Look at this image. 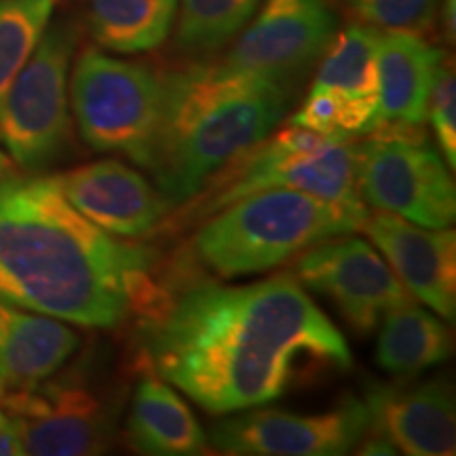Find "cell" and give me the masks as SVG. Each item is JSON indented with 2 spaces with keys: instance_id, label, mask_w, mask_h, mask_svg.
Instances as JSON below:
<instances>
[{
  "instance_id": "26",
  "label": "cell",
  "mask_w": 456,
  "mask_h": 456,
  "mask_svg": "<svg viewBox=\"0 0 456 456\" xmlns=\"http://www.w3.org/2000/svg\"><path fill=\"white\" fill-rule=\"evenodd\" d=\"M24 454L20 440H17L15 431L11 429V423L4 412H0V456H20Z\"/></svg>"
},
{
  "instance_id": "19",
  "label": "cell",
  "mask_w": 456,
  "mask_h": 456,
  "mask_svg": "<svg viewBox=\"0 0 456 456\" xmlns=\"http://www.w3.org/2000/svg\"><path fill=\"white\" fill-rule=\"evenodd\" d=\"M129 446L151 456L209 452L208 433L178 393L144 363L125 425Z\"/></svg>"
},
{
  "instance_id": "7",
  "label": "cell",
  "mask_w": 456,
  "mask_h": 456,
  "mask_svg": "<svg viewBox=\"0 0 456 456\" xmlns=\"http://www.w3.org/2000/svg\"><path fill=\"white\" fill-rule=\"evenodd\" d=\"M78 28L68 20L49 21L41 43L4 95L0 144L24 174H41L72 151L70 66Z\"/></svg>"
},
{
  "instance_id": "2",
  "label": "cell",
  "mask_w": 456,
  "mask_h": 456,
  "mask_svg": "<svg viewBox=\"0 0 456 456\" xmlns=\"http://www.w3.org/2000/svg\"><path fill=\"white\" fill-rule=\"evenodd\" d=\"M157 262L78 214L53 178L20 171L0 182V305L112 330L155 305Z\"/></svg>"
},
{
  "instance_id": "9",
  "label": "cell",
  "mask_w": 456,
  "mask_h": 456,
  "mask_svg": "<svg viewBox=\"0 0 456 456\" xmlns=\"http://www.w3.org/2000/svg\"><path fill=\"white\" fill-rule=\"evenodd\" d=\"M0 408L24 454H102L117 437V403L77 370L26 389L0 391Z\"/></svg>"
},
{
  "instance_id": "3",
  "label": "cell",
  "mask_w": 456,
  "mask_h": 456,
  "mask_svg": "<svg viewBox=\"0 0 456 456\" xmlns=\"http://www.w3.org/2000/svg\"><path fill=\"white\" fill-rule=\"evenodd\" d=\"M294 87L232 68L195 61L163 77V112L148 171L171 212L216 171L281 123Z\"/></svg>"
},
{
  "instance_id": "11",
  "label": "cell",
  "mask_w": 456,
  "mask_h": 456,
  "mask_svg": "<svg viewBox=\"0 0 456 456\" xmlns=\"http://www.w3.org/2000/svg\"><path fill=\"white\" fill-rule=\"evenodd\" d=\"M370 429L363 399L342 397L322 412L249 408L220 420L209 433V446L237 456H336L346 454Z\"/></svg>"
},
{
  "instance_id": "16",
  "label": "cell",
  "mask_w": 456,
  "mask_h": 456,
  "mask_svg": "<svg viewBox=\"0 0 456 456\" xmlns=\"http://www.w3.org/2000/svg\"><path fill=\"white\" fill-rule=\"evenodd\" d=\"M362 231L395 273L410 296L442 319L456 315V232L427 228L395 214H368Z\"/></svg>"
},
{
  "instance_id": "12",
  "label": "cell",
  "mask_w": 456,
  "mask_h": 456,
  "mask_svg": "<svg viewBox=\"0 0 456 456\" xmlns=\"http://www.w3.org/2000/svg\"><path fill=\"white\" fill-rule=\"evenodd\" d=\"M294 262V277L326 296L357 334H370L387 313L412 298L374 245L351 232L311 245Z\"/></svg>"
},
{
  "instance_id": "20",
  "label": "cell",
  "mask_w": 456,
  "mask_h": 456,
  "mask_svg": "<svg viewBox=\"0 0 456 456\" xmlns=\"http://www.w3.org/2000/svg\"><path fill=\"white\" fill-rule=\"evenodd\" d=\"M452 355L446 323L410 298L380 319L376 363L395 379H414Z\"/></svg>"
},
{
  "instance_id": "6",
  "label": "cell",
  "mask_w": 456,
  "mask_h": 456,
  "mask_svg": "<svg viewBox=\"0 0 456 456\" xmlns=\"http://www.w3.org/2000/svg\"><path fill=\"white\" fill-rule=\"evenodd\" d=\"M70 112L85 144L151 167L163 112V74L142 61L85 47L74 61Z\"/></svg>"
},
{
  "instance_id": "13",
  "label": "cell",
  "mask_w": 456,
  "mask_h": 456,
  "mask_svg": "<svg viewBox=\"0 0 456 456\" xmlns=\"http://www.w3.org/2000/svg\"><path fill=\"white\" fill-rule=\"evenodd\" d=\"M334 34L336 13L328 0H262L222 60L294 87L322 60Z\"/></svg>"
},
{
  "instance_id": "1",
  "label": "cell",
  "mask_w": 456,
  "mask_h": 456,
  "mask_svg": "<svg viewBox=\"0 0 456 456\" xmlns=\"http://www.w3.org/2000/svg\"><path fill=\"white\" fill-rule=\"evenodd\" d=\"M142 336L146 366L212 414L265 406L353 362L294 273L243 285L163 283Z\"/></svg>"
},
{
  "instance_id": "5",
  "label": "cell",
  "mask_w": 456,
  "mask_h": 456,
  "mask_svg": "<svg viewBox=\"0 0 456 456\" xmlns=\"http://www.w3.org/2000/svg\"><path fill=\"white\" fill-rule=\"evenodd\" d=\"M363 220L340 205L300 191H262L201 220L195 260L222 279L258 275L323 239L359 231Z\"/></svg>"
},
{
  "instance_id": "17",
  "label": "cell",
  "mask_w": 456,
  "mask_h": 456,
  "mask_svg": "<svg viewBox=\"0 0 456 456\" xmlns=\"http://www.w3.org/2000/svg\"><path fill=\"white\" fill-rule=\"evenodd\" d=\"M81 336L61 319L0 305V391L26 389L61 372Z\"/></svg>"
},
{
  "instance_id": "27",
  "label": "cell",
  "mask_w": 456,
  "mask_h": 456,
  "mask_svg": "<svg viewBox=\"0 0 456 456\" xmlns=\"http://www.w3.org/2000/svg\"><path fill=\"white\" fill-rule=\"evenodd\" d=\"M442 17H444V30H446V38H448L450 43H454V32H456V0H444Z\"/></svg>"
},
{
  "instance_id": "4",
  "label": "cell",
  "mask_w": 456,
  "mask_h": 456,
  "mask_svg": "<svg viewBox=\"0 0 456 456\" xmlns=\"http://www.w3.org/2000/svg\"><path fill=\"white\" fill-rule=\"evenodd\" d=\"M300 191L349 209L362 220L368 205L359 197L355 144L317 131L285 125L241 152L165 218L178 228L201 222L228 203L262 191Z\"/></svg>"
},
{
  "instance_id": "8",
  "label": "cell",
  "mask_w": 456,
  "mask_h": 456,
  "mask_svg": "<svg viewBox=\"0 0 456 456\" xmlns=\"http://www.w3.org/2000/svg\"><path fill=\"white\" fill-rule=\"evenodd\" d=\"M355 171L359 197L370 208L419 226H452L454 180L423 127L379 125L355 144Z\"/></svg>"
},
{
  "instance_id": "21",
  "label": "cell",
  "mask_w": 456,
  "mask_h": 456,
  "mask_svg": "<svg viewBox=\"0 0 456 456\" xmlns=\"http://www.w3.org/2000/svg\"><path fill=\"white\" fill-rule=\"evenodd\" d=\"M178 17V0H89L87 26L104 51L135 55L167 41Z\"/></svg>"
},
{
  "instance_id": "15",
  "label": "cell",
  "mask_w": 456,
  "mask_h": 456,
  "mask_svg": "<svg viewBox=\"0 0 456 456\" xmlns=\"http://www.w3.org/2000/svg\"><path fill=\"white\" fill-rule=\"evenodd\" d=\"M370 414L368 433L385 437L397 452L410 456H450L456 448L452 383L446 376L410 383L372 380L363 391Z\"/></svg>"
},
{
  "instance_id": "28",
  "label": "cell",
  "mask_w": 456,
  "mask_h": 456,
  "mask_svg": "<svg viewBox=\"0 0 456 456\" xmlns=\"http://www.w3.org/2000/svg\"><path fill=\"white\" fill-rule=\"evenodd\" d=\"M20 174V169L15 167V163L11 161L9 155H4L3 151H0V182L11 178V175Z\"/></svg>"
},
{
  "instance_id": "23",
  "label": "cell",
  "mask_w": 456,
  "mask_h": 456,
  "mask_svg": "<svg viewBox=\"0 0 456 456\" xmlns=\"http://www.w3.org/2000/svg\"><path fill=\"white\" fill-rule=\"evenodd\" d=\"M57 0H0V108L21 68L41 43Z\"/></svg>"
},
{
  "instance_id": "24",
  "label": "cell",
  "mask_w": 456,
  "mask_h": 456,
  "mask_svg": "<svg viewBox=\"0 0 456 456\" xmlns=\"http://www.w3.org/2000/svg\"><path fill=\"white\" fill-rule=\"evenodd\" d=\"M353 13L379 30L429 32L440 0H345Z\"/></svg>"
},
{
  "instance_id": "22",
  "label": "cell",
  "mask_w": 456,
  "mask_h": 456,
  "mask_svg": "<svg viewBox=\"0 0 456 456\" xmlns=\"http://www.w3.org/2000/svg\"><path fill=\"white\" fill-rule=\"evenodd\" d=\"M262 0H178L175 45L191 55H209L235 41Z\"/></svg>"
},
{
  "instance_id": "25",
  "label": "cell",
  "mask_w": 456,
  "mask_h": 456,
  "mask_svg": "<svg viewBox=\"0 0 456 456\" xmlns=\"http://www.w3.org/2000/svg\"><path fill=\"white\" fill-rule=\"evenodd\" d=\"M427 118L442 148L444 161L450 169L456 167V81L448 55L437 66L427 102Z\"/></svg>"
},
{
  "instance_id": "18",
  "label": "cell",
  "mask_w": 456,
  "mask_h": 456,
  "mask_svg": "<svg viewBox=\"0 0 456 456\" xmlns=\"http://www.w3.org/2000/svg\"><path fill=\"white\" fill-rule=\"evenodd\" d=\"M446 51L412 30H380L379 81L380 125L423 127L437 66Z\"/></svg>"
},
{
  "instance_id": "14",
  "label": "cell",
  "mask_w": 456,
  "mask_h": 456,
  "mask_svg": "<svg viewBox=\"0 0 456 456\" xmlns=\"http://www.w3.org/2000/svg\"><path fill=\"white\" fill-rule=\"evenodd\" d=\"M51 178L78 214L114 237L152 235L171 214L161 191L118 159L78 165Z\"/></svg>"
},
{
  "instance_id": "10",
  "label": "cell",
  "mask_w": 456,
  "mask_h": 456,
  "mask_svg": "<svg viewBox=\"0 0 456 456\" xmlns=\"http://www.w3.org/2000/svg\"><path fill=\"white\" fill-rule=\"evenodd\" d=\"M379 28L359 24L334 34L289 125L338 140L363 138L379 127Z\"/></svg>"
}]
</instances>
